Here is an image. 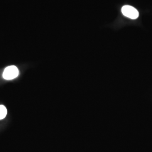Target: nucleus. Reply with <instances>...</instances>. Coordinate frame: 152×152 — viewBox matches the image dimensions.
I'll return each instance as SVG.
<instances>
[{
	"mask_svg": "<svg viewBox=\"0 0 152 152\" xmlns=\"http://www.w3.org/2000/svg\"><path fill=\"white\" fill-rule=\"evenodd\" d=\"M121 10L124 16L131 19H136L139 15V11L135 7L131 6H124L122 7Z\"/></svg>",
	"mask_w": 152,
	"mask_h": 152,
	"instance_id": "nucleus-1",
	"label": "nucleus"
},
{
	"mask_svg": "<svg viewBox=\"0 0 152 152\" xmlns=\"http://www.w3.org/2000/svg\"><path fill=\"white\" fill-rule=\"evenodd\" d=\"M19 75V70L16 66L11 65L5 68L3 73V77L7 80L15 78Z\"/></svg>",
	"mask_w": 152,
	"mask_h": 152,
	"instance_id": "nucleus-2",
	"label": "nucleus"
},
{
	"mask_svg": "<svg viewBox=\"0 0 152 152\" xmlns=\"http://www.w3.org/2000/svg\"><path fill=\"white\" fill-rule=\"evenodd\" d=\"M7 114V109L3 105H0V120H2L5 118Z\"/></svg>",
	"mask_w": 152,
	"mask_h": 152,
	"instance_id": "nucleus-3",
	"label": "nucleus"
}]
</instances>
